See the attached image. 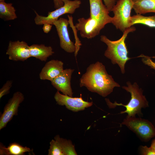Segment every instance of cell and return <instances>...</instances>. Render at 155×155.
I'll list each match as a JSON object with an SVG mask.
<instances>
[{
	"mask_svg": "<svg viewBox=\"0 0 155 155\" xmlns=\"http://www.w3.org/2000/svg\"><path fill=\"white\" fill-rule=\"evenodd\" d=\"M80 87H85L89 91L105 97L120 85L107 72L105 66L97 61L90 64L80 79Z\"/></svg>",
	"mask_w": 155,
	"mask_h": 155,
	"instance_id": "cell-1",
	"label": "cell"
},
{
	"mask_svg": "<svg viewBox=\"0 0 155 155\" xmlns=\"http://www.w3.org/2000/svg\"><path fill=\"white\" fill-rule=\"evenodd\" d=\"M134 27L131 26L126 29L123 32L122 36L119 40L112 41L106 36H100V40L105 43L107 48L104 53V56L110 59L113 64H117L120 67L121 73H125V65L127 61L131 59L128 56V53L125 42L128 34L135 31Z\"/></svg>",
	"mask_w": 155,
	"mask_h": 155,
	"instance_id": "cell-2",
	"label": "cell"
},
{
	"mask_svg": "<svg viewBox=\"0 0 155 155\" xmlns=\"http://www.w3.org/2000/svg\"><path fill=\"white\" fill-rule=\"evenodd\" d=\"M127 84V86H123L122 87L131 94V98L129 102L126 105L118 103L116 102L112 103L108 99H106L107 104L110 108H114L118 106H124L126 110L121 111L120 113H127V117H135L136 115L139 117H142L143 114L141 109L149 106L148 102L145 96L143 95L142 89L139 88L136 82L132 84L130 82H128Z\"/></svg>",
	"mask_w": 155,
	"mask_h": 155,
	"instance_id": "cell-3",
	"label": "cell"
},
{
	"mask_svg": "<svg viewBox=\"0 0 155 155\" xmlns=\"http://www.w3.org/2000/svg\"><path fill=\"white\" fill-rule=\"evenodd\" d=\"M133 6L132 0H118L112 9L114 16L111 23L123 32L131 26V13Z\"/></svg>",
	"mask_w": 155,
	"mask_h": 155,
	"instance_id": "cell-4",
	"label": "cell"
},
{
	"mask_svg": "<svg viewBox=\"0 0 155 155\" xmlns=\"http://www.w3.org/2000/svg\"><path fill=\"white\" fill-rule=\"evenodd\" d=\"M134 133L142 141L147 142L155 136V128L147 119L126 116L121 124Z\"/></svg>",
	"mask_w": 155,
	"mask_h": 155,
	"instance_id": "cell-5",
	"label": "cell"
},
{
	"mask_svg": "<svg viewBox=\"0 0 155 155\" xmlns=\"http://www.w3.org/2000/svg\"><path fill=\"white\" fill-rule=\"evenodd\" d=\"M63 0L64 3L63 5L55 10L49 12L47 16L39 15L34 11L36 15L34 19L35 24L37 25H43L45 23L53 25V22L57 20L61 16L66 13H74L81 3L80 0Z\"/></svg>",
	"mask_w": 155,
	"mask_h": 155,
	"instance_id": "cell-6",
	"label": "cell"
},
{
	"mask_svg": "<svg viewBox=\"0 0 155 155\" xmlns=\"http://www.w3.org/2000/svg\"><path fill=\"white\" fill-rule=\"evenodd\" d=\"M24 99V96L21 92L17 91L13 94L5 105L1 115L0 130L6 127L14 116L18 115V108Z\"/></svg>",
	"mask_w": 155,
	"mask_h": 155,
	"instance_id": "cell-7",
	"label": "cell"
},
{
	"mask_svg": "<svg viewBox=\"0 0 155 155\" xmlns=\"http://www.w3.org/2000/svg\"><path fill=\"white\" fill-rule=\"evenodd\" d=\"M75 27L80 31L81 36L83 38L91 39L98 35L105 26L91 17L84 18L78 20Z\"/></svg>",
	"mask_w": 155,
	"mask_h": 155,
	"instance_id": "cell-8",
	"label": "cell"
},
{
	"mask_svg": "<svg viewBox=\"0 0 155 155\" xmlns=\"http://www.w3.org/2000/svg\"><path fill=\"white\" fill-rule=\"evenodd\" d=\"M57 103L60 106H65L68 109L73 112H78L84 110L91 106L93 102L84 100L80 94V97H73L61 94L57 91L54 96Z\"/></svg>",
	"mask_w": 155,
	"mask_h": 155,
	"instance_id": "cell-9",
	"label": "cell"
},
{
	"mask_svg": "<svg viewBox=\"0 0 155 155\" xmlns=\"http://www.w3.org/2000/svg\"><path fill=\"white\" fill-rule=\"evenodd\" d=\"M69 24V21L62 18H60L53 23L59 38L61 47L67 52L73 53L75 52V44L69 36L67 29Z\"/></svg>",
	"mask_w": 155,
	"mask_h": 155,
	"instance_id": "cell-10",
	"label": "cell"
},
{
	"mask_svg": "<svg viewBox=\"0 0 155 155\" xmlns=\"http://www.w3.org/2000/svg\"><path fill=\"white\" fill-rule=\"evenodd\" d=\"M29 47L27 43L23 41H10L6 54L10 60L24 61L31 57Z\"/></svg>",
	"mask_w": 155,
	"mask_h": 155,
	"instance_id": "cell-11",
	"label": "cell"
},
{
	"mask_svg": "<svg viewBox=\"0 0 155 155\" xmlns=\"http://www.w3.org/2000/svg\"><path fill=\"white\" fill-rule=\"evenodd\" d=\"M74 71V69L70 68L64 69L59 75L51 81V85L63 94L72 97L73 93L71 80Z\"/></svg>",
	"mask_w": 155,
	"mask_h": 155,
	"instance_id": "cell-12",
	"label": "cell"
},
{
	"mask_svg": "<svg viewBox=\"0 0 155 155\" xmlns=\"http://www.w3.org/2000/svg\"><path fill=\"white\" fill-rule=\"evenodd\" d=\"M90 4V17L104 26L111 23L112 17L106 6L102 0H89Z\"/></svg>",
	"mask_w": 155,
	"mask_h": 155,
	"instance_id": "cell-13",
	"label": "cell"
},
{
	"mask_svg": "<svg viewBox=\"0 0 155 155\" xmlns=\"http://www.w3.org/2000/svg\"><path fill=\"white\" fill-rule=\"evenodd\" d=\"M63 70V63L61 61L51 60L47 62L42 68L39 74V78L42 80L51 82Z\"/></svg>",
	"mask_w": 155,
	"mask_h": 155,
	"instance_id": "cell-14",
	"label": "cell"
},
{
	"mask_svg": "<svg viewBox=\"0 0 155 155\" xmlns=\"http://www.w3.org/2000/svg\"><path fill=\"white\" fill-rule=\"evenodd\" d=\"M29 48L31 57H35L42 61H46L54 53L51 46L44 44H33Z\"/></svg>",
	"mask_w": 155,
	"mask_h": 155,
	"instance_id": "cell-15",
	"label": "cell"
},
{
	"mask_svg": "<svg viewBox=\"0 0 155 155\" xmlns=\"http://www.w3.org/2000/svg\"><path fill=\"white\" fill-rule=\"evenodd\" d=\"M31 151L30 148L23 146L16 142L11 143L7 147L0 143L1 155H24L26 152Z\"/></svg>",
	"mask_w": 155,
	"mask_h": 155,
	"instance_id": "cell-16",
	"label": "cell"
},
{
	"mask_svg": "<svg viewBox=\"0 0 155 155\" xmlns=\"http://www.w3.org/2000/svg\"><path fill=\"white\" fill-rule=\"evenodd\" d=\"M133 8L137 14L155 13V0H132Z\"/></svg>",
	"mask_w": 155,
	"mask_h": 155,
	"instance_id": "cell-17",
	"label": "cell"
},
{
	"mask_svg": "<svg viewBox=\"0 0 155 155\" xmlns=\"http://www.w3.org/2000/svg\"><path fill=\"white\" fill-rule=\"evenodd\" d=\"M11 3L0 2V18L5 21L13 20L17 18L16 10Z\"/></svg>",
	"mask_w": 155,
	"mask_h": 155,
	"instance_id": "cell-18",
	"label": "cell"
},
{
	"mask_svg": "<svg viewBox=\"0 0 155 155\" xmlns=\"http://www.w3.org/2000/svg\"><path fill=\"white\" fill-rule=\"evenodd\" d=\"M136 24H141L149 27L155 28V15L152 16H145L141 14H137L131 16V26Z\"/></svg>",
	"mask_w": 155,
	"mask_h": 155,
	"instance_id": "cell-19",
	"label": "cell"
},
{
	"mask_svg": "<svg viewBox=\"0 0 155 155\" xmlns=\"http://www.w3.org/2000/svg\"><path fill=\"white\" fill-rule=\"evenodd\" d=\"M54 139L60 145L64 155H76L75 146L70 140H68L60 137L59 135H56Z\"/></svg>",
	"mask_w": 155,
	"mask_h": 155,
	"instance_id": "cell-20",
	"label": "cell"
},
{
	"mask_svg": "<svg viewBox=\"0 0 155 155\" xmlns=\"http://www.w3.org/2000/svg\"><path fill=\"white\" fill-rule=\"evenodd\" d=\"M50 144L48 155H64L60 145L55 140H52Z\"/></svg>",
	"mask_w": 155,
	"mask_h": 155,
	"instance_id": "cell-21",
	"label": "cell"
},
{
	"mask_svg": "<svg viewBox=\"0 0 155 155\" xmlns=\"http://www.w3.org/2000/svg\"><path fill=\"white\" fill-rule=\"evenodd\" d=\"M13 81L9 80L4 84L2 87L0 89V99L4 96L8 94L10 92V90L12 86Z\"/></svg>",
	"mask_w": 155,
	"mask_h": 155,
	"instance_id": "cell-22",
	"label": "cell"
},
{
	"mask_svg": "<svg viewBox=\"0 0 155 155\" xmlns=\"http://www.w3.org/2000/svg\"><path fill=\"white\" fill-rule=\"evenodd\" d=\"M140 151V154L142 155H155V151L151 146H141Z\"/></svg>",
	"mask_w": 155,
	"mask_h": 155,
	"instance_id": "cell-23",
	"label": "cell"
},
{
	"mask_svg": "<svg viewBox=\"0 0 155 155\" xmlns=\"http://www.w3.org/2000/svg\"><path fill=\"white\" fill-rule=\"evenodd\" d=\"M140 57L142 58V61L144 64L155 70V62L153 61L150 57L143 54L141 55Z\"/></svg>",
	"mask_w": 155,
	"mask_h": 155,
	"instance_id": "cell-24",
	"label": "cell"
},
{
	"mask_svg": "<svg viewBox=\"0 0 155 155\" xmlns=\"http://www.w3.org/2000/svg\"><path fill=\"white\" fill-rule=\"evenodd\" d=\"M104 5L106 6L109 12L112 9L116 4V0H103Z\"/></svg>",
	"mask_w": 155,
	"mask_h": 155,
	"instance_id": "cell-25",
	"label": "cell"
},
{
	"mask_svg": "<svg viewBox=\"0 0 155 155\" xmlns=\"http://www.w3.org/2000/svg\"><path fill=\"white\" fill-rule=\"evenodd\" d=\"M52 27V25L49 24L45 23L43 24L42 29L44 32L48 33L51 30Z\"/></svg>",
	"mask_w": 155,
	"mask_h": 155,
	"instance_id": "cell-26",
	"label": "cell"
},
{
	"mask_svg": "<svg viewBox=\"0 0 155 155\" xmlns=\"http://www.w3.org/2000/svg\"><path fill=\"white\" fill-rule=\"evenodd\" d=\"M54 7L56 9L63 5L64 3L63 0H53Z\"/></svg>",
	"mask_w": 155,
	"mask_h": 155,
	"instance_id": "cell-27",
	"label": "cell"
},
{
	"mask_svg": "<svg viewBox=\"0 0 155 155\" xmlns=\"http://www.w3.org/2000/svg\"><path fill=\"white\" fill-rule=\"evenodd\" d=\"M150 146L155 151V138L152 141Z\"/></svg>",
	"mask_w": 155,
	"mask_h": 155,
	"instance_id": "cell-28",
	"label": "cell"
},
{
	"mask_svg": "<svg viewBox=\"0 0 155 155\" xmlns=\"http://www.w3.org/2000/svg\"><path fill=\"white\" fill-rule=\"evenodd\" d=\"M5 0H0V2L2 1H4Z\"/></svg>",
	"mask_w": 155,
	"mask_h": 155,
	"instance_id": "cell-29",
	"label": "cell"
}]
</instances>
